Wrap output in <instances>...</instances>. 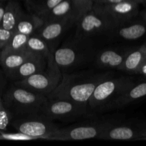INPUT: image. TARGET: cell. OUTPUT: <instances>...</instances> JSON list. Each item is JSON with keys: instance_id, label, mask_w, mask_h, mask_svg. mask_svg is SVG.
Instances as JSON below:
<instances>
[{"instance_id": "22", "label": "cell", "mask_w": 146, "mask_h": 146, "mask_svg": "<svg viewBox=\"0 0 146 146\" xmlns=\"http://www.w3.org/2000/svg\"><path fill=\"white\" fill-rule=\"evenodd\" d=\"M27 48L31 52L44 56L47 58L53 52L47 43L35 34L29 37L27 43Z\"/></svg>"}, {"instance_id": "32", "label": "cell", "mask_w": 146, "mask_h": 146, "mask_svg": "<svg viewBox=\"0 0 146 146\" xmlns=\"http://www.w3.org/2000/svg\"><path fill=\"white\" fill-rule=\"evenodd\" d=\"M6 4H4V1L0 2V27L1 26V22H2L3 17H4V10H5Z\"/></svg>"}, {"instance_id": "23", "label": "cell", "mask_w": 146, "mask_h": 146, "mask_svg": "<svg viewBox=\"0 0 146 146\" xmlns=\"http://www.w3.org/2000/svg\"><path fill=\"white\" fill-rule=\"evenodd\" d=\"M32 13L42 18L62 0H27Z\"/></svg>"}, {"instance_id": "10", "label": "cell", "mask_w": 146, "mask_h": 146, "mask_svg": "<svg viewBox=\"0 0 146 146\" xmlns=\"http://www.w3.org/2000/svg\"><path fill=\"white\" fill-rule=\"evenodd\" d=\"M103 140H146V120H119L102 135Z\"/></svg>"}, {"instance_id": "34", "label": "cell", "mask_w": 146, "mask_h": 146, "mask_svg": "<svg viewBox=\"0 0 146 146\" xmlns=\"http://www.w3.org/2000/svg\"><path fill=\"white\" fill-rule=\"evenodd\" d=\"M5 108L4 104V101H3L2 96H0V110H2L3 108Z\"/></svg>"}, {"instance_id": "11", "label": "cell", "mask_w": 146, "mask_h": 146, "mask_svg": "<svg viewBox=\"0 0 146 146\" xmlns=\"http://www.w3.org/2000/svg\"><path fill=\"white\" fill-rule=\"evenodd\" d=\"M133 46L118 45L99 48L94 56L92 66L96 69L119 70Z\"/></svg>"}, {"instance_id": "5", "label": "cell", "mask_w": 146, "mask_h": 146, "mask_svg": "<svg viewBox=\"0 0 146 146\" xmlns=\"http://www.w3.org/2000/svg\"><path fill=\"white\" fill-rule=\"evenodd\" d=\"M135 83V80L130 76H120L115 77L114 75L100 83L89 100L87 110L90 116L104 112L109 103Z\"/></svg>"}, {"instance_id": "9", "label": "cell", "mask_w": 146, "mask_h": 146, "mask_svg": "<svg viewBox=\"0 0 146 146\" xmlns=\"http://www.w3.org/2000/svg\"><path fill=\"white\" fill-rule=\"evenodd\" d=\"M40 113L52 121H72L90 116L87 108L67 98H47Z\"/></svg>"}, {"instance_id": "36", "label": "cell", "mask_w": 146, "mask_h": 146, "mask_svg": "<svg viewBox=\"0 0 146 146\" xmlns=\"http://www.w3.org/2000/svg\"><path fill=\"white\" fill-rule=\"evenodd\" d=\"M9 1V0H0V2H1V1Z\"/></svg>"}, {"instance_id": "12", "label": "cell", "mask_w": 146, "mask_h": 146, "mask_svg": "<svg viewBox=\"0 0 146 146\" xmlns=\"http://www.w3.org/2000/svg\"><path fill=\"white\" fill-rule=\"evenodd\" d=\"M146 36V22L137 17L128 22L117 25L107 40L111 42H132Z\"/></svg>"}, {"instance_id": "6", "label": "cell", "mask_w": 146, "mask_h": 146, "mask_svg": "<svg viewBox=\"0 0 146 146\" xmlns=\"http://www.w3.org/2000/svg\"><path fill=\"white\" fill-rule=\"evenodd\" d=\"M117 26L114 20L105 12L93 7L76 21L74 36L77 38L94 41L97 38L107 39Z\"/></svg>"}, {"instance_id": "31", "label": "cell", "mask_w": 146, "mask_h": 146, "mask_svg": "<svg viewBox=\"0 0 146 146\" xmlns=\"http://www.w3.org/2000/svg\"><path fill=\"white\" fill-rule=\"evenodd\" d=\"M139 74V75L142 76L144 78H146V60L143 63L140 67L139 68L138 71H137V74Z\"/></svg>"}, {"instance_id": "25", "label": "cell", "mask_w": 146, "mask_h": 146, "mask_svg": "<svg viewBox=\"0 0 146 146\" xmlns=\"http://www.w3.org/2000/svg\"><path fill=\"white\" fill-rule=\"evenodd\" d=\"M72 2L74 7L77 21L80 17L92 9L94 0H72Z\"/></svg>"}, {"instance_id": "27", "label": "cell", "mask_w": 146, "mask_h": 146, "mask_svg": "<svg viewBox=\"0 0 146 146\" xmlns=\"http://www.w3.org/2000/svg\"><path fill=\"white\" fill-rule=\"evenodd\" d=\"M12 113L7 108L0 110V131H7V128L12 121Z\"/></svg>"}, {"instance_id": "29", "label": "cell", "mask_w": 146, "mask_h": 146, "mask_svg": "<svg viewBox=\"0 0 146 146\" xmlns=\"http://www.w3.org/2000/svg\"><path fill=\"white\" fill-rule=\"evenodd\" d=\"M7 78L2 69H0V96H2L7 86Z\"/></svg>"}, {"instance_id": "14", "label": "cell", "mask_w": 146, "mask_h": 146, "mask_svg": "<svg viewBox=\"0 0 146 146\" xmlns=\"http://www.w3.org/2000/svg\"><path fill=\"white\" fill-rule=\"evenodd\" d=\"M140 5L135 0H126L116 4L93 7L105 12L119 25L137 18L140 11Z\"/></svg>"}, {"instance_id": "19", "label": "cell", "mask_w": 146, "mask_h": 146, "mask_svg": "<svg viewBox=\"0 0 146 146\" xmlns=\"http://www.w3.org/2000/svg\"><path fill=\"white\" fill-rule=\"evenodd\" d=\"M18 1L19 0L7 1L1 27L10 31H14L17 22L24 14V11Z\"/></svg>"}, {"instance_id": "21", "label": "cell", "mask_w": 146, "mask_h": 146, "mask_svg": "<svg viewBox=\"0 0 146 146\" xmlns=\"http://www.w3.org/2000/svg\"><path fill=\"white\" fill-rule=\"evenodd\" d=\"M72 17L76 20L72 0H62L42 18L44 22Z\"/></svg>"}, {"instance_id": "16", "label": "cell", "mask_w": 146, "mask_h": 146, "mask_svg": "<svg viewBox=\"0 0 146 146\" xmlns=\"http://www.w3.org/2000/svg\"><path fill=\"white\" fill-rule=\"evenodd\" d=\"M47 58L46 57L40 54H33L15 71H13L7 78L14 82L21 81L36 73L44 70L47 67Z\"/></svg>"}, {"instance_id": "7", "label": "cell", "mask_w": 146, "mask_h": 146, "mask_svg": "<svg viewBox=\"0 0 146 146\" xmlns=\"http://www.w3.org/2000/svg\"><path fill=\"white\" fill-rule=\"evenodd\" d=\"M62 78V73L54 61L52 52L47 58L45 69L14 84L47 97L57 88Z\"/></svg>"}, {"instance_id": "33", "label": "cell", "mask_w": 146, "mask_h": 146, "mask_svg": "<svg viewBox=\"0 0 146 146\" xmlns=\"http://www.w3.org/2000/svg\"><path fill=\"white\" fill-rule=\"evenodd\" d=\"M139 18H140L141 19H143V21H145L146 22V7H145V9L142 11H140L138 15Z\"/></svg>"}, {"instance_id": "20", "label": "cell", "mask_w": 146, "mask_h": 146, "mask_svg": "<svg viewBox=\"0 0 146 146\" xmlns=\"http://www.w3.org/2000/svg\"><path fill=\"white\" fill-rule=\"evenodd\" d=\"M43 23V20L37 14L34 13L26 14L24 12L17 22L14 31L27 36H31L35 34Z\"/></svg>"}, {"instance_id": "24", "label": "cell", "mask_w": 146, "mask_h": 146, "mask_svg": "<svg viewBox=\"0 0 146 146\" xmlns=\"http://www.w3.org/2000/svg\"><path fill=\"white\" fill-rule=\"evenodd\" d=\"M29 37V36L21 33L14 32L11 38L2 50L6 51H12V52L24 51L27 49V43Z\"/></svg>"}, {"instance_id": "4", "label": "cell", "mask_w": 146, "mask_h": 146, "mask_svg": "<svg viewBox=\"0 0 146 146\" xmlns=\"http://www.w3.org/2000/svg\"><path fill=\"white\" fill-rule=\"evenodd\" d=\"M47 98L45 96L19 86L14 83L5 90L2 96L4 106L12 113L14 118L40 113Z\"/></svg>"}, {"instance_id": "38", "label": "cell", "mask_w": 146, "mask_h": 146, "mask_svg": "<svg viewBox=\"0 0 146 146\" xmlns=\"http://www.w3.org/2000/svg\"><path fill=\"white\" fill-rule=\"evenodd\" d=\"M1 50H2V48H1V46H0V51H1Z\"/></svg>"}, {"instance_id": "1", "label": "cell", "mask_w": 146, "mask_h": 146, "mask_svg": "<svg viewBox=\"0 0 146 146\" xmlns=\"http://www.w3.org/2000/svg\"><path fill=\"white\" fill-rule=\"evenodd\" d=\"M113 75L112 71L96 68L62 73L60 84L47 98H67L87 108L89 100L96 87Z\"/></svg>"}, {"instance_id": "13", "label": "cell", "mask_w": 146, "mask_h": 146, "mask_svg": "<svg viewBox=\"0 0 146 146\" xmlns=\"http://www.w3.org/2000/svg\"><path fill=\"white\" fill-rule=\"evenodd\" d=\"M75 23L76 20L72 17L45 21L36 31L35 34L44 40L52 51H54L53 46L73 25H75Z\"/></svg>"}, {"instance_id": "35", "label": "cell", "mask_w": 146, "mask_h": 146, "mask_svg": "<svg viewBox=\"0 0 146 146\" xmlns=\"http://www.w3.org/2000/svg\"><path fill=\"white\" fill-rule=\"evenodd\" d=\"M135 1H137L140 4H143L146 7V0H135Z\"/></svg>"}, {"instance_id": "30", "label": "cell", "mask_w": 146, "mask_h": 146, "mask_svg": "<svg viewBox=\"0 0 146 146\" xmlns=\"http://www.w3.org/2000/svg\"><path fill=\"white\" fill-rule=\"evenodd\" d=\"M126 0H94V6H103L109 5V4H116V3L121 2Z\"/></svg>"}, {"instance_id": "15", "label": "cell", "mask_w": 146, "mask_h": 146, "mask_svg": "<svg viewBox=\"0 0 146 146\" xmlns=\"http://www.w3.org/2000/svg\"><path fill=\"white\" fill-rule=\"evenodd\" d=\"M145 97H146V78L140 82H135L126 91L116 97L107 104L104 111L124 108Z\"/></svg>"}, {"instance_id": "3", "label": "cell", "mask_w": 146, "mask_h": 146, "mask_svg": "<svg viewBox=\"0 0 146 146\" xmlns=\"http://www.w3.org/2000/svg\"><path fill=\"white\" fill-rule=\"evenodd\" d=\"M119 120L120 118L116 117L107 116L72 124L65 128H59L52 134L49 140L82 141L92 138L101 139L106 131Z\"/></svg>"}, {"instance_id": "8", "label": "cell", "mask_w": 146, "mask_h": 146, "mask_svg": "<svg viewBox=\"0 0 146 146\" xmlns=\"http://www.w3.org/2000/svg\"><path fill=\"white\" fill-rule=\"evenodd\" d=\"M11 125L17 131L23 133L34 140H49L52 134L59 128L54 121L41 113L14 117Z\"/></svg>"}, {"instance_id": "37", "label": "cell", "mask_w": 146, "mask_h": 146, "mask_svg": "<svg viewBox=\"0 0 146 146\" xmlns=\"http://www.w3.org/2000/svg\"><path fill=\"white\" fill-rule=\"evenodd\" d=\"M144 44L145 47V49H146V41H145V43H144V44Z\"/></svg>"}, {"instance_id": "18", "label": "cell", "mask_w": 146, "mask_h": 146, "mask_svg": "<svg viewBox=\"0 0 146 146\" xmlns=\"http://www.w3.org/2000/svg\"><path fill=\"white\" fill-rule=\"evenodd\" d=\"M146 60V49L144 44L133 46L118 71L129 74H136L140 66Z\"/></svg>"}, {"instance_id": "17", "label": "cell", "mask_w": 146, "mask_h": 146, "mask_svg": "<svg viewBox=\"0 0 146 146\" xmlns=\"http://www.w3.org/2000/svg\"><path fill=\"white\" fill-rule=\"evenodd\" d=\"M33 54L34 53L31 52L28 49L17 52L1 50L0 54V66L6 76L8 77Z\"/></svg>"}, {"instance_id": "2", "label": "cell", "mask_w": 146, "mask_h": 146, "mask_svg": "<svg viewBox=\"0 0 146 146\" xmlns=\"http://www.w3.org/2000/svg\"><path fill=\"white\" fill-rule=\"evenodd\" d=\"M98 49L94 40L74 36L53 51V57L62 73L74 72L92 66Z\"/></svg>"}, {"instance_id": "28", "label": "cell", "mask_w": 146, "mask_h": 146, "mask_svg": "<svg viewBox=\"0 0 146 146\" xmlns=\"http://www.w3.org/2000/svg\"><path fill=\"white\" fill-rule=\"evenodd\" d=\"M13 34H14L13 31L0 27V46L2 48V49L9 42Z\"/></svg>"}, {"instance_id": "26", "label": "cell", "mask_w": 146, "mask_h": 146, "mask_svg": "<svg viewBox=\"0 0 146 146\" xmlns=\"http://www.w3.org/2000/svg\"><path fill=\"white\" fill-rule=\"evenodd\" d=\"M0 140L8 141H31L34 140L31 137L17 131V133H6V131H0Z\"/></svg>"}, {"instance_id": "39", "label": "cell", "mask_w": 146, "mask_h": 146, "mask_svg": "<svg viewBox=\"0 0 146 146\" xmlns=\"http://www.w3.org/2000/svg\"><path fill=\"white\" fill-rule=\"evenodd\" d=\"M1 51H0V54H1Z\"/></svg>"}]
</instances>
